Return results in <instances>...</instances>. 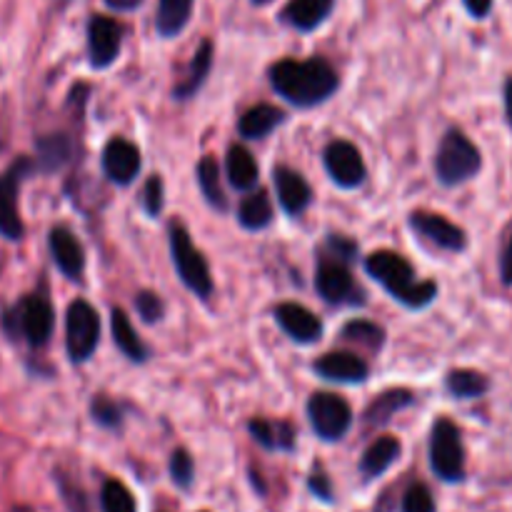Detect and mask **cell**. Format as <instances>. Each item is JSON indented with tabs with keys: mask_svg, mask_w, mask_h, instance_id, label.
<instances>
[{
	"mask_svg": "<svg viewBox=\"0 0 512 512\" xmlns=\"http://www.w3.org/2000/svg\"><path fill=\"white\" fill-rule=\"evenodd\" d=\"M123 45V25L110 15H93L88 23V55L90 65L98 70L118 60Z\"/></svg>",
	"mask_w": 512,
	"mask_h": 512,
	"instance_id": "13",
	"label": "cell"
},
{
	"mask_svg": "<svg viewBox=\"0 0 512 512\" xmlns=\"http://www.w3.org/2000/svg\"><path fill=\"white\" fill-rule=\"evenodd\" d=\"M273 183L280 205H283L288 215H303L310 208V203H313V188H310L308 180L298 170L278 165L273 170Z\"/></svg>",
	"mask_w": 512,
	"mask_h": 512,
	"instance_id": "17",
	"label": "cell"
},
{
	"mask_svg": "<svg viewBox=\"0 0 512 512\" xmlns=\"http://www.w3.org/2000/svg\"><path fill=\"white\" fill-rule=\"evenodd\" d=\"M90 415H93L95 423L108 430H118L123 425V413H120L118 403L105 398V395H95L93 403H90Z\"/></svg>",
	"mask_w": 512,
	"mask_h": 512,
	"instance_id": "34",
	"label": "cell"
},
{
	"mask_svg": "<svg viewBox=\"0 0 512 512\" xmlns=\"http://www.w3.org/2000/svg\"><path fill=\"white\" fill-rule=\"evenodd\" d=\"M430 468L443 483L465 480V448L460 428L448 418H440L430 433Z\"/></svg>",
	"mask_w": 512,
	"mask_h": 512,
	"instance_id": "6",
	"label": "cell"
},
{
	"mask_svg": "<svg viewBox=\"0 0 512 512\" xmlns=\"http://www.w3.org/2000/svg\"><path fill=\"white\" fill-rule=\"evenodd\" d=\"M315 373L323 380H333V383H365L370 375L368 363L355 353H325L323 358L315 360Z\"/></svg>",
	"mask_w": 512,
	"mask_h": 512,
	"instance_id": "18",
	"label": "cell"
},
{
	"mask_svg": "<svg viewBox=\"0 0 512 512\" xmlns=\"http://www.w3.org/2000/svg\"><path fill=\"white\" fill-rule=\"evenodd\" d=\"M403 512H438L433 493L428 485L413 483L403 495Z\"/></svg>",
	"mask_w": 512,
	"mask_h": 512,
	"instance_id": "35",
	"label": "cell"
},
{
	"mask_svg": "<svg viewBox=\"0 0 512 512\" xmlns=\"http://www.w3.org/2000/svg\"><path fill=\"white\" fill-rule=\"evenodd\" d=\"M250 435L258 440L265 450H283L290 453L295 450V428L288 420H268V418H255L248 423Z\"/></svg>",
	"mask_w": 512,
	"mask_h": 512,
	"instance_id": "22",
	"label": "cell"
},
{
	"mask_svg": "<svg viewBox=\"0 0 512 512\" xmlns=\"http://www.w3.org/2000/svg\"><path fill=\"white\" fill-rule=\"evenodd\" d=\"M100 343L98 310L85 300H73L65 315V350L73 363H85L93 358Z\"/></svg>",
	"mask_w": 512,
	"mask_h": 512,
	"instance_id": "8",
	"label": "cell"
},
{
	"mask_svg": "<svg viewBox=\"0 0 512 512\" xmlns=\"http://www.w3.org/2000/svg\"><path fill=\"white\" fill-rule=\"evenodd\" d=\"M330 10H333V0H290L283 13H280V18L290 28L300 30V33H310V30L320 28L328 20Z\"/></svg>",
	"mask_w": 512,
	"mask_h": 512,
	"instance_id": "19",
	"label": "cell"
},
{
	"mask_svg": "<svg viewBox=\"0 0 512 512\" xmlns=\"http://www.w3.org/2000/svg\"><path fill=\"white\" fill-rule=\"evenodd\" d=\"M48 248L53 255V263L68 280H80L85 273V250L73 230L65 225H55L48 235Z\"/></svg>",
	"mask_w": 512,
	"mask_h": 512,
	"instance_id": "16",
	"label": "cell"
},
{
	"mask_svg": "<svg viewBox=\"0 0 512 512\" xmlns=\"http://www.w3.org/2000/svg\"><path fill=\"white\" fill-rule=\"evenodd\" d=\"M480 168H483V155H480L478 145L463 130H448L440 140L438 155H435V175L440 183L455 188V185L475 178Z\"/></svg>",
	"mask_w": 512,
	"mask_h": 512,
	"instance_id": "3",
	"label": "cell"
},
{
	"mask_svg": "<svg viewBox=\"0 0 512 512\" xmlns=\"http://www.w3.org/2000/svg\"><path fill=\"white\" fill-rule=\"evenodd\" d=\"M35 163L30 158H18L0 175V235L5 240H20L25 233L23 218L18 213L20 185L28 175H33Z\"/></svg>",
	"mask_w": 512,
	"mask_h": 512,
	"instance_id": "9",
	"label": "cell"
},
{
	"mask_svg": "<svg viewBox=\"0 0 512 512\" xmlns=\"http://www.w3.org/2000/svg\"><path fill=\"white\" fill-rule=\"evenodd\" d=\"M285 123V113L270 103H260L255 108L245 110V115L238 123V133L245 140H263L265 135L273 133L278 125Z\"/></svg>",
	"mask_w": 512,
	"mask_h": 512,
	"instance_id": "23",
	"label": "cell"
},
{
	"mask_svg": "<svg viewBox=\"0 0 512 512\" xmlns=\"http://www.w3.org/2000/svg\"><path fill=\"white\" fill-rule=\"evenodd\" d=\"M308 420L313 425L315 435L328 443L343 438L345 433L353 425V408L348 405V400H343L335 393H313L308 400Z\"/></svg>",
	"mask_w": 512,
	"mask_h": 512,
	"instance_id": "10",
	"label": "cell"
},
{
	"mask_svg": "<svg viewBox=\"0 0 512 512\" xmlns=\"http://www.w3.org/2000/svg\"><path fill=\"white\" fill-rule=\"evenodd\" d=\"M140 150L138 145L130 143L125 138L108 140L103 148V173L110 183L115 185H130L140 173Z\"/></svg>",
	"mask_w": 512,
	"mask_h": 512,
	"instance_id": "14",
	"label": "cell"
},
{
	"mask_svg": "<svg viewBox=\"0 0 512 512\" xmlns=\"http://www.w3.org/2000/svg\"><path fill=\"white\" fill-rule=\"evenodd\" d=\"M325 170H328L330 180L345 190H353L363 185L365 180V160L360 150L348 140H333L328 143L323 153Z\"/></svg>",
	"mask_w": 512,
	"mask_h": 512,
	"instance_id": "11",
	"label": "cell"
},
{
	"mask_svg": "<svg viewBox=\"0 0 512 512\" xmlns=\"http://www.w3.org/2000/svg\"><path fill=\"white\" fill-rule=\"evenodd\" d=\"M308 485H310V493H313L315 498L325 500V503H330V500H333V488H330V480L323 470H313Z\"/></svg>",
	"mask_w": 512,
	"mask_h": 512,
	"instance_id": "40",
	"label": "cell"
},
{
	"mask_svg": "<svg viewBox=\"0 0 512 512\" xmlns=\"http://www.w3.org/2000/svg\"><path fill=\"white\" fill-rule=\"evenodd\" d=\"M195 0H158V15H155V28L163 38H175L183 33L193 13Z\"/></svg>",
	"mask_w": 512,
	"mask_h": 512,
	"instance_id": "27",
	"label": "cell"
},
{
	"mask_svg": "<svg viewBox=\"0 0 512 512\" xmlns=\"http://www.w3.org/2000/svg\"><path fill=\"white\" fill-rule=\"evenodd\" d=\"M365 270L375 283L383 285L398 303L405 308L420 310L428 308L438 298V283L433 280H418L408 260L393 250H375L365 260Z\"/></svg>",
	"mask_w": 512,
	"mask_h": 512,
	"instance_id": "2",
	"label": "cell"
},
{
	"mask_svg": "<svg viewBox=\"0 0 512 512\" xmlns=\"http://www.w3.org/2000/svg\"><path fill=\"white\" fill-rule=\"evenodd\" d=\"M325 253L335 255V258L345 260V263H353L355 255H358V243H353V240L345 238V235H330V238L325 240Z\"/></svg>",
	"mask_w": 512,
	"mask_h": 512,
	"instance_id": "39",
	"label": "cell"
},
{
	"mask_svg": "<svg viewBox=\"0 0 512 512\" xmlns=\"http://www.w3.org/2000/svg\"><path fill=\"white\" fill-rule=\"evenodd\" d=\"M35 150H38V168H43L45 173H53V170H60L70 160L73 140L65 133H50L35 143Z\"/></svg>",
	"mask_w": 512,
	"mask_h": 512,
	"instance_id": "29",
	"label": "cell"
},
{
	"mask_svg": "<svg viewBox=\"0 0 512 512\" xmlns=\"http://www.w3.org/2000/svg\"><path fill=\"white\" fill-rule=\"evenodd\" d=\"M238 220L245 230H263L273 220V203H270L265 190H255L248 198H243L238 208Z\"/></svg>",
	"mask_w": 512,
	"mask_h": 512,
	"instance_id": "31",
	"label": "cell"
},
{
	"mask_svg": "<svg viewBox=\"0 0 512 512\" xmlns=\"http://www.w3.org/2000/svg\"><path fill=\"white\" fill-rule=\"evenodd\" d=\"M210 68H213V43H210V40H203V43H200V48L193 53V60H190L185 75L178 80V85L173 88V98H178V100L193 98V95L203 88Z\"/></svg>",
	"mask_w": 512,
	"mask_h": 512,
	"instance_id": "21",
	"label": "cell"
},
{
	"mask_svg": "<svg viewBox=\"0 0 512 512\" xmlns=\"http://www.w3.org/2000/svg\"><path fill=\"white\" fill-rule=\"evenodd\" d=\"M343 338L350 340V343L363 345L370 353H378L385 343V330L380 325L370 323V320H353L343 328Z\"/></svg>",
	"mask_w": 512,
	"mask_h": 512,
	"instance_id": "32",
	"label": "cell"
},
{
	"mask_svg": "<svg viewBox=\"0 0 512 512\" xmlns=\"http://www.w3.org/2000/svg\"><path fill=\"white\" fill-rule=\"evenodd\" d=\"M255 5H265V3H270V0H253Z\"/></svg>",
	"mask_w": 512,
	"mask_h": 512,
	"instance_id": "46",
	"label": "cell"
},
{
	"mask_svg": "<svg viewBox=\"0 0 512 512\" xmlns=\"http://www.w3.org/2000/svg\"><path fill=\"white\" fill-rule=\"evenodd\" d=\"M170 478H173V483L183 490H188L190 485H193L195 465H193V458L188 455V450L178 448L173 455H170Z\"/></svg>",
	"mask_w": 512,
	"mask_h": 512,
	"instance_id": "36",
	"label": "cell"
},
{
	"mask_svg": "<svg viewBox=\"0 0 512 512\" xmlns=\"http://www.w3.org/2000/svg\"><path fill=\"white\" fill-rule=\"evenodd\" d=\"M408 223H410V228L420 235V238H425L428 243H433L435 248L448 250V253H460V250H465V245H468L465 230L440 213H430V210H415V213H410Z\"/></svg>",
	"mask_w": 512,
	"mask_h": 512,
	"instance_id": "12",
	"label": "cell"
},
{
	"mask_svg": "<svg viewBox=\"0 0 512 512\" xmlns=\"http://www.w3.org/2000/svg\"><path fill=\"white\" fill-rule=\"evenodd\" d=\"M110 330H113L115 345H118V350L125 358L133 360V363H145V360H148V345H145L143 340H140V335L135 333L133 323H130V318L125 315V310L113 308V313H110Z\"/></svg>",
	"mask_w": 512,
	"mask_h": 512,
	"instance_id": "24",
	"label": "cell"
},
{
	"mask_svg": "<svg viewBox=\"0 0 512 512\" xmlns=\"http://www.w3.org/2000/svg\"><path fill=\"white\" fill-rule=\"evenodd\" d=\"M135 310H138L140 318L150 325L160 323V320L165 318V303L160 300L158 293H153V290H143V293L135 295Z\"/></svg>",
	"mask_w": 512,
	"mask_h": 512,
	"instance_id": "37",
	"label": "cell"
},
{
	"mask_svg": "<svg viewBox=\"0 0 512 512\" xmlns=\"http://www.w3.org/2000/svg\"><path fill=\"white\" fill-rule=\"evenodd\" d=\"M500 280L505 285H512V235L508 243H505L503 255H500Z\"/></svg>",
	"mask_w": 512,
	"mask_h": 512,
	"instance_id": "41",
	"label": "cell"
},
{
	"mask_svg": "<svg viewBox=\"0 0 512 512\" xmlns=\"http://www.w3.org/2000/svg\"><path fill=\"white\" fill-rule=\"evenodd\" d=\"M10 512H33L30 508H25V505H18V508H13Z\"/></svg>",
	"mask_w": 512,
	"mask_h": 512,
	"instance_id": "45",
	"label": "cell"
},
{
	"mask_svg": "<svg viewBox=\"0 0 512 512\" xmlns=\"http://www.w3.org/2000/svg\"><path fill=\"white\" fill-rule=\"evenodd\" d=\"M463 3L468 8V13L478 20L488 18L490 10H493V0H463Z\"/></svg>",
	"mask_w": 512,
	"mask_h": 512,
	"instance_id": "42",
	"label": "cell"
},
{
	"mask_svg": "<svg viewBox=\"0 0 512 512\" xmlns=\"http://www.w3.org/2000/svg\"><path fill=\"white\" fill-rule=\"evenodd\" d=\"M400 453H403V445H400L398 438L393 435H383L375 443L368 445V450L360 458V473L368 480L380 478L383 473H388L390 465L398 463Z\"/></svg>",
	"mask_w": 512,
	"mask_h": 512,
	"instance_id": "20",
	"label": "cell"
},
{
	"mask_svg": "<svg viewBox=\"0 0 512 512\" xmlns=\"http://www.w3.org/2000/svg\"><path fill=\"white\" fill-rule=\"evenodd\" d=\"M445 388H448V393L453 395V398L475 400V398H483V395L488 393L490 380L485 378L483 373H478V370L458 368L448 373V378H445Z\"/></svg>",
	"mask_w": 512,
	"mask_h": 512,
	"instance_id": "30",
	"label": "cell"
},
{
	"mask_svg": "<svg viewBox=\"0 0 512 512\" xmlns=\"http://www.w3.org/2000/svg\"><path fill=\"white\" fill-rule=\"evenodd\" d=\"M503 105H505V118H508V125L512 128V75L503 85Z\"/></svg>",
	"mask_w": 512,
	"mask_h": 512,
	"instance_id": "43",
	"label": "cell"
},
{
	"mask_svg": "<svg viewBox=\"0 0 512 512\" xmlns=\"http://www.w3.org/2000/svg\"><path fill=\"white\" fill-rule=\"evenodd\" d=\"M105 5L113 10H120V13H128V10H135L143 5V0H105Z\"/></svg>",
	"mask_w": 512,
	"mask_h": 512,
	"instance_id": "44",
	"label": "cell"
},
{
	"mask_svg": "<svg viewBox=\"0 0 512 512\" xmlns=\"http://www.w3.org/2000/svg\"><path fill=\"white\" fill-rule=\"evenodd\" d=\"M275 323L290 340L300 345H313L323 338V323L313 310L300 303H280L275 308Z\"/></svg>",
	"mask_w": 512,
	"mask_h": 512,
	"instance_id": "15",
	"label": "cell"
},
{
	"mask_svg": "<svg viewBox=\"0 0 512 512\" xmlns=\"http://www.w3.org/2000/svg\"><path fill=\"white\" fill-rule=\"evenodd\" d=\"M3 323L8 325L10 333L25 338L33 348H43L53 335L55 310L43 295H25L13 310L5 313Z\"/></svg>",
	"mask_w": 512,
	"mask_h": 512,
	"instance_id": "7",
	"label": "cell"
},
{
	"mask_svg": "<svg viewBox=\"0 0 512 512\" xmlns=\"http://www.w3.org/2000/svg\"><path fill=\"white\" fill-rule=\"evenodd\" d=\"M268 75L275 93L295 108H315V105L333 98L340 88L338 73L323 58L278 60L268 70Z\"/></svg>",
	"mask_w": 512,
	"mask_h": 512,
	"instance_id": "1",
	"label": "cell"
},
{
	"mask_svg": "<svg viewBox=\"0 0 512 512\" xmlns=\"http://www.w3.org/2000/svg\"><path fill=\"white\" fill-rule=\"evenodd\" d=\"M100 508L103 512H138L133 493L120 480H108L100 490Z\"/></svg>",
	"mask_w": 512,
	"mask_h": 512,
	"instance_id": "33",
	"label": "cell"
},
{
	"mask_svg": "<svg viewBox=\"0 0 512 512\" xmlns=\"http://www.w3.org/2000/svg\"><path fill=\"white\" fill-rule=\"evenodd\" d=\"M165 205V190H163V178L160 175H153V178L145 183L143 190V208L150 218H158L163 213Z\"/></svg>",
	"mask_w": 512,
	"mask_h": 512,
	"instance_id": "38",
	"label": "cell"
},
{
	"mask_svg": "<svg viewBox=\"0 0 512 512\" xmlns=\"http://www.w3.org/2000/svg\"><path fill=\"white\" fill-rule=\"evenodd\" d=\"M170 255H173V265L185 288L198 298H210L213 295V278H210L208 260L195 248L188 230L180 223H170Z\"/></svg>",
	"mask_w": 512,
	"mask_h": 512,
	"instance_id": "4",
	"label": "cell"
},
{
	"mask_svg": "<svg viewBox=\"0 0 512 512\" xmlns=\"http://www.w3.org/2000/svg\"><path fill=\"white\" fill-rule=\"evenodd\" d=\"M195 175H198V185H200V193L205 195L210 205L215 210H228V198H225V190H223V175H220V165L213 155H203L195 168Z\"/></svg>",
	"mask_w": 512,
	"mask_h": 512,
	"instance_id": "28",
	"label": "cell"
},
{
	"mask_svg": "<svg viewBox=\"0 0 512 512\" xmlns=\"http://www.w3.org/2000/svg\"><path fill=\"white\" fill-rule=\"evenodd\" d=\"M225 175L235 190H253L258 185L260 168L248 148L243 145H230L228 158H225Z\"/></svg>",
	"mask_w": 512,
	"mask_h": 512,
	"instance_id": "25",
	"label": "cell"
},
{
	"mask_svg": "<svg viewBox=\"0 0 512 512\" xmlns=\"http://www.w3.org/2000/svg\"><path fill=\"white\" fill-rule=\"evenodd\" d=\"M315 290H318L325 303L335 305V308H355V305L365 303V293L358 280L353 278V273H350V263L328 253L318 258Z\"/></svg>",
	"mask_w": 512,
	"mask_h": 512,
	"instance_id": "5",
	"label": "cell"
},
{
	"mask_svg": "<svg viewBox=\"0 0 512 512\" xmlns=\"http://www.w3.org/2000/svg\"><path fill=\"white\" fill-rule=\"evenodd\" d=\"M415 403V395L410 390L398 388V390H385L380 393L373 403L365 410V423L368 425H383L393 418L395 413H400L403 408H410Z\"/></svg>",
	"mask_w": 512,
	"mask_h": 512,
	"instance_id": "26",
	"label": "cell"
}]
</instances>
